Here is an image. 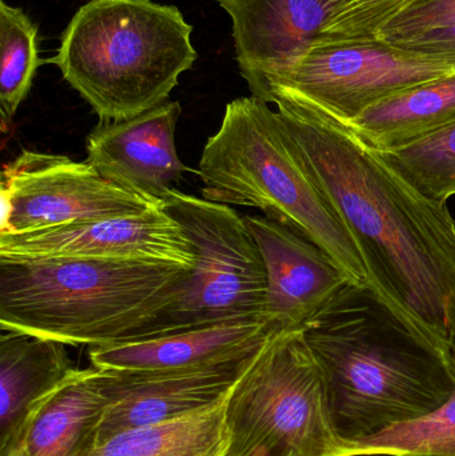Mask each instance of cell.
I'll return each instance as SVG.
<instances>
[{
    "mask_svg": "<svg viewBox=\"0 0 455 456\" xmlns=\"http://www.w3.org/2000/svg\"><path fill=\"white\" fill-rule=\"evenodd\" d=\"M277 107L305 166L344 222L369 289L414 334L455 347V219L333 115L288 98Z\"/></svg>",
    "mask_w": 455,
    "mask_h": 456,
    "instance_id": "cell-1",
    "label": "cell"
},
{
    "mask_svg": "<svg viewBox=\"0 0 455 456\" xmlns=\"http://www.w3.org/2000/svg\"><path fill=\"white\" fill-rule=\"evenodd\" d=\"M304 335L346 444L427 417L454 394V356L414 334L368 287L349 284Z\"/></svg>",
    "mask_w": 455,
    "mask_h": 456,
    "instance_id": "cell-2",
    "label": "cell"
},
{
    "mask_svg": "<svg viewBox=\"0 0 455 456\" xmlns=\"http://www.w3.org/2000/svg\"><path fill=\"white\" fill-rule=\"evenodd\" d=\"M191 276L171 263L0 260V329L88 347L144 339Z\"/></svg>",
    "mask_w": 455,
    "mask_h": 456,
    "instance_id": "cell-3",
    "label": "cell"
},
{
    "mask_svg": "<svg viewBox=\"0 0 455 456\" xmlns=\"http://www.w3.org/2000/svg\"><path fill=\"white\" fill-rule=\"evenodd\" d=\"M203 198L253 208L320 247L352 286L368 287L360 251L305 166L282 118L267 102H230L198 166Z\"/></svg>",
    "mask_w": 455,
    "mask_h": 456,
    "instance_id": "cell-4",
    "label": "cell"
},
{
    "mask_svg": "<svg viewBox=\"0 0 455 456\" xmlns=\"http://www.w3.org/2000/svg\"><path fill=\"white\" fill-rule=\"evenodd\" d=\"M191 34L175 5L90 0L72 16L47 61L101 122H119L168 101L197 61Z\"/></svg>",
    "mask_w": 455,
    "mask_h": 456,
    "instance_id": "cell-5",
    "label": "cell"
},
{
    "mask_svg": "<svg viewBox=\"0 0 455 456\" xmlns=\"http://www.w3.org/2000/svg\"><path fill=\"white\" fill-rule=\"evenodd\" d=\"M222 456H347L304 331L275 332L223 403Z\"/></svg>",
    "mask_w": 455,
    "mask_h": 456,
    "instance_id": "cell-6",
    "label": "cell"
},
{
    "mask_svg": "<svg viewBox=\"0 0 455 456\" xmlns=\"http://www.w3.org/2000/svg\"><path fill=\"white\" fill-rule=\"evenodd\" d=\"M162 203L194 244L197 262L186 289L147 338L223 322L267 321L266 268L243 216L176 189Z\"/></svg>",
    "mask_w": 455,
    "mask_h": 456,
    "instance_id": "cell-7",
    "label": "cell"
},
{
    "mask_svg": "<svg viewBox=\"0 0 455 456\" xmlns=\"http://www.w3.org/2000/svg\"><path fill=\"white\" fill-rule=\"evenodd\" d=\"M454 72L437 59L374 39L313 45L248 88L269 104L293 99L349 122L384 99Z\"/></svg>",
    "mask_w": 455,
    "mask_h": 456,
    "instance_id": "cell-8",
    "label": "cell"
},
{
    "mask_svg": "<svg viewBox=\"0 0 455 456\" xmlns=\"http://www.w3.org/2000/svg\"><path fill=\"white\" fill-rule=\"evenodd\" d=\"M0 186L3 233L135 216L163 206L107 181L87 160L26 150L3 166Z\"/></svg>",
    "mask_w": 455,
    "mask_h": 456,
    "instance_id": "cell-9",
    "label": "cell"
},
{
    "mask_svg": "<svg viewBox=\"0 0 455 456\" xmlns=\"http://www.w3.org/2000/svg\"><path fill=\"white\" fill-rule=\"evenodd\" d=\"M261 348L221 363L189 369H96V382L107 401L96 444L123 431L221 406Z\"/></svg>",
    "mask_w": 455,
    "mask_h": 456,
    "instance_id": "cell-10",
    "label": "cell"
},
{
    "mask_svg": "<svg viewBox=\"0 0 455 456\" xmlns=\"http://www.w3.org/2000/svg\"><path fill=\"white\" fill-rule=\"evenodd\" d=\"M101 259L194 270V244L163 206L135 216L24 233L0 232V260Z\"/></svg>",
    "mask_w": 455,
    "mask_h": 456,
    "instance_id": "cell-11",
    "label": "cell"
},
{
    "mask_svg": "<svg viewBox=\"0 0 455 456\" xmlns=\"http://www.w3.org/2000/svg\"><path fill=\"white\" fill-rule=\"evenodd\" d=\"M264 257L267 321L280 332L304 331L349 286L328 254L266 216H243Z\"/></svg>",
    "mask_w": 455,
    "mask_h": 456,
    "instance_id": "cell-12",
    "label": "cell"
},
{
    "mask_svg": "<svg viewBox=\"0 0 455 456\" xmlns=\"http://www.w3.org/2000/svg\"><path fill=\"white\" fill-rule=\"evenodd\" d=\"M179 102L167 101L119 122H101L87 136V162L107 181L154 202L189 173L175 146Z\"/></svg>",
    "mask_w": 455,
    "mask_h": 456,
    "instance_id": "cell-13",
    "label": "cell"
},
{
    "mask_svg": "<svg viewBox=\"0 0 455 456\" xmlns=\"http://www.w3.org/2000/svg\"><path fill=\"white\" fill-rule=\"evenodd\" d=\"M232 18L235 59L248 86L298 61L317 42L333 0H215Z\"/></svg>",
    "mask_w": 455,
    "mask_h": 456,
    "instance_id": "cell-14",
    "label": "cell"
},
{
    "mask_svg": "<svg viewBox=\"0 0 455 456\" xmlns=\"http://www.w3.org/2000/svg\"><path fill=\"white\" fill-rule=\"evenodd\" d=\"M275 332L280 331L264 319L223 322L133 342L93 346L88 356L99 370L189 369L253 353Z\"/></svg>",
    "mask_w": 455,
    "mask_h": 456,
    "instance_id": "cell-15",
    "label": "cell"
},
{
    "mask_svg": "<svg viewBox=\"0 0 455 456\" xmlns=\"http://www.w3.org/2000/svg\"><path fill=\"white\" fill-rule=\"evenodd\" d=\"M0 337V456L21 442L32 412L77 370L64 343L18 331Z\"/></svg>",
    "mask_w": 455,
    "mask_h": 456,
    "instance_id": "cell-16",
    "label": "cell"
},
{
    "mask_svg": "<svg viewBox=\"0 0 455 456\" xmlns=\"http://www.w3.org/2000/svg\"><path fill=\"white\" fill-rule=\"evenodd\" d=\"M106 409L95 367L77 370L32 412L20 444L28 456H85L96 444Z\"/></svg>",
    "mask_w": 455,
    "mask_h": 456,
    "instance_id": "cell-17",
    "label": "cell"
},
{
    "mask_svg": "<svg viewBox=\"0 0 455 456\" xmlns=\"http://www.w3.org/2000/svg\"><path fill=\"white\" fill-rule=\"evenodd\" d=\"M345 123L379 152L416 143L455 123V72L395 94Z\"/></svg>",
    "mask_w": 455,
    "mask_h": 456,
    "instance_id": "cell-18",
    "label": "cell"
},
{
    "mask_svg": "<svg viewBox=\"0 0 455 456\" xmlns=\"http://www.w3.org/2000/svg\"><path fill=\"white\" fill-rule=\"evenodd\" d=\"M226 444L223 404L168 422L123 431L85 456H222Z\"/></svg>",
    "mask_w": 455,
    "mask_h": 456,
    "instance_id": "cell-19",
    "label": "cell"
},
{
    "mask_svg": "<svg viewBox=\"0 0 455 456\" xmlns=\"http://www.w3.org/2000/svg\"><path fill=\"white\" fill-rule=\"evenodd\" d=\"M45 61L39 58L37 28L20 8L0 0V112L3 122L15 117Z\"/></svg>",
    "mask_w": 455,
    "mask_h": 456,
    "instance_id": "cell-20",
    "label": "cell"
},
{
    "mask_svg": "<svg viewBox=\"0 0 455 456\" xmlns=\"http://www.w3.org/2000/svg\"><path fill=\"white\" fill-rule=\"evenodd\" d=\"M346 452L347 456H455V391L443 406L427 417L346 444Z\"/></svg>",
    "mask_w": 455,
    "mask_h": 456,
    "instance_id": "cell-21",
    "label": "cell"
},
{
    "mask_svg": "<svg viewBox=\"0 0 455 456\" xmlns=\"http://www.w3.org/2000/svg\"><path fill=\"white\" fill-rule=\"evenodd\" d=\"M379 154L430 200L448 203L455 197V123L416 143Z\"/></svg>",
    "mask_w": 455,
    "mask_h": 456,
    "instance_id": "cell-22",
    "label": "cell"
},
{
    "mask_svg": "<svg viewBox=\"0 0 455 456\" xmlns=\"http://www.w3.org/2000/svg\"><path fill=\"white\" fill-rule=\"evenodd\" d=\"M421 2L424 0H333L314 45L377 39L393 19Z\"/></svg>",
    "mask_w": 455,
    "mask_h": 456,
    "instance_id": "cell-23",
    "label": "cell"
},
{
    "mask_svg": "<svg viewBox=\"0 0 455 456\" xmlns=\"http://www.w3.org/2000/svg\"><path fill=\"white\" fill-rule=\"evenodd\" d=\"M451 23H455V0H424L393 19L377 39L400 45Z\"/></svg>",
    "mask_w": 455,
    "mask_h": 456,
    "instance_id": "cell-24",
    "label": "cell"
},
{
    "mask_svg": "<svg viewBox=\"0 0 455 456\" xmlns=\"http://www.w3.org/2000/svg\"><path fill=\"white\" fill-rule=\"evenodd\" d=\"M394 45H400L417 55L437 59L455 69V23Z\"/></svg>",
    "mask_w": 455,
    "mask_h": 456,
    "instance_id": "cell-25",
    "label": "cell"
},
{
    "mask_svg": "<svg viewBox=\"0 0 455 456\" xmlns=\"http://www.w3.org/2000/svg\"><path fill=\"white\" fill-rule=\"evenodd\" d=\"M3 456H28L27 455L26 450H24L23 444H19L15 449L10 450L7 454Z\"/></svg>",
    "mask_w": 455,
    "mask_h": 456,
    "instance_id": "cell-26",
    "label": "cell"
},
{
    "mask_svg": "<svg viewBox=\"0 0 455 456\" xmlns=\"http://www.w3.org/2000/svg\"><path fill=\"white\" fill-rule=\"evenodd\" d=\"M411 456H446V455H411Z\"/></svg>",
    "mask_w": 455,
    "mask_h": 456,
    "instance_id": "cell-27",
    "label": "cell"
},
{
    "mask_svg": "<svg viewBox=\"0 0 455 456\" xmlns=\"http://www.w3.org/2000/svg\"><path fill=\"white\" fill-rule=\"evenodd\" d=\"M453 356H454V361H455V347H454V351H453Z\"/></svg>",
    "mask_w": 455,
    "mask_h": 456,
    "instance_id": "cell-28",
    "label": "cell"
}]
</instances>
